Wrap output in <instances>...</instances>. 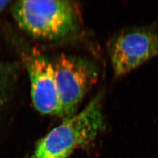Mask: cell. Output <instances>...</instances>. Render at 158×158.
Here are the masks:
<instances>
[{"mask_svg":"<svg viewBox=\"0 0 158 158\" xmlns=\"http://www.w3.org/2000/svg\"><path fill=\"white\" fill-rule=\"evenodd\" d=\"M17 76V64L0 60V115L11 100Z\"/></svg>","mask_w":158,"mask_h":158,"instance_id":"8992f818","label":"cell"},{"mask_svg":"<svg viewBox=\"0 0 158 158\" xmlns=\"http://www.w3.org/2000/svg\"><path fill=\"white\" fill-rule=\"evenodd\" d=\"M24 59L34 107L41 114L63 118L52 60L36 51L25 53Z\"/></svg>","mask_w":158,"mask_h":158,"instance_id":"5b68a950","label":"cell"},{"mask_svg":"<svg viewBox=\"0 0 158 158\" xmlns=\"http://www.w3.org/2000/svg\"><path fill=\"white\" fill-rule=\"evenodd\" d=\"M9 3H10V1H0V13L7 7Z\"/></svg>","mask_w":158,"mask_h":158,"instance_id":"52a82bcc","label":"cell"},{"mask_svg":"<svg viewBox=\"0 0 158 158\" xmlns=\"http://www.w3.org/2000/svg\"><path fill=\"white\" fill-rule=\"evenodd\" d=\"M65 119L78 112L84 98L98 80V68L86 59L61 54L52 61Z\"/></svg>","mask_w":158,"mask_h":158,"instance_id":"277c9868","label":"cell"},{"mask_svg":"<svg viewBox=\"0 0 158 158\" xmlns=\"http://www.w3.org/2000/svg\"><path fill=\"white\" fill-rule=\"evenodd\" d=\"M111 67L119 78L158 56V28L154 24L125 28L108 46Z\"/></svg>","mask_w":158,"mask_h":158,"instance_id":"3957f363","label":"cell"},{"mask_svg":"<svg viewBox=\"0 0 158 158\" xmlns=\"http://www.w3.org/2000/svg\"><path fill=\"white\" fill-rule=\"evenodd\" d=\"M102 97L98 94L82 110L63 119L38 142L27 158H67L78 148L90 144L106 128Z\"/></svg>","mask_w":158,"mask_h":158,"instance_id":"6da1fadb","label":"cell"},{"mask_svg":"<svg viewBox=\"0 0 158 158\" xmlns=\"http://www.w3.org/2000/svg\"><path fill=\"white\" fill-rule=\"evenodd\" d=\"M11 11L19 27L37 38L63 39L73 35L80 27L78 8L71 1H19L13 5Z\"/></svg>","mask_w":158,"mask_h":158,"instance_id":"7a4b0ae2","label":"cell"}]
</instances>
